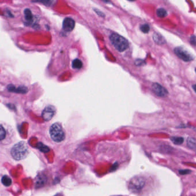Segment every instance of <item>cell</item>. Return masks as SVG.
I'll use <instances>...</instances> for the list:
<instances>
[{
	"label": "cell",
	"instance_id": "cell-1",
	"mask_svg": "<svg viewBox=\"0 0 196 196\" xmlns=\"http://www.w3.org/2000/svg\"><path fill=\"white\" fill-rule=\"evenodd\" d=\"M28 152V147L26 143L24 141H20L12 147L11 155L15 160L20 161L27 157Z\"/></svg>",
	"mask_w": 196,
	"mask_h": 196
},
{
	"label": "cell",
	"instance_id": "cell-2",
	"mask_svg": "<svg viewBox=\"0 0 196 196\" xmlns=\"http://www.w3.org/2000/svg\"><path fill=\"white\" fill-rule=\"evenodd\" d=\"M110 41L113 47L118 51L123 52L128 47V42L123 36L117 34H113L110 36Z\"/></svg>",
	"mask_w": 196,
	"mask_h": 196
},
{
	"label": "cell",
	"instance_id": "cell-3",
	"mask_svg": "<svg viewBox=\"0 0 196 196\" xmlns=\"http://www.w3.org/2000/svg\"><path fill=\"white\" fill-rule=\"evenodd\" d=\"M49 134L52 139L56 143L63 141L65 139V134L60 124L55 123L49 129Z\"/></svg>",
	"mask_w": 196,
	"mask_h": 196
},
{
	"label": "cell",
	"instance_id": "cell-4",
	"mask_svg": "<svg viewBox=\"0 0 196 196\" xmlns=\"http://www.w3.org/2000/svg\"><path fill=\"white\" fill-rule=\"evenodd\" d=\"M146 185V181L143 177L137 176L131 179L129 183V189L134 193H139L143 189Z\"/></svg>",
	"mask_w": 196,
	"mask_h": 196
},
{
	"label": "cell",
	"instance_id": "cell-5",
	"mask_svg": "<svg viewBox=\"0 0 196 196\" xmlns=\"http://www.w3.org/2000/svg\"><path fill=\"white\" fill-rule=\"evenodd\" d=\"M174 52L179 58L185 62H189L193 59V55L185 48L182 47H178L174 48Z\"/></svg>",
	"mask_w": 196,
	"mask_h": 196
},
{
	"label": "cell",
	"instance_id": "cell-6",
	"mask_svg": "<svg viewBox=\"0 0 196 196\" xmlns=\"http://www.w3.org/2000/svg\"><path fill=\"white\" fill-rule=\"evenodd\" d=\"M152 89L154 93L158 97H165L168 94V90L157 83H154L153 84Z\"/></svg>",
	"mask_w": 196,
	"mask_h": 196
},
{
	"label": "cell",
	"instance_id": "cell-7",
	"mask_svg": "<svg viewBox=\"0 0 196 196\" xmlns=\"http://www.w3.org/2000/svg\"><path fill=\"white\" fill-rule=\"evenodd\" d=\"M55 114V108L52 106H49L46 107L43 110L42 113V117L45 121L50 120L53 117Z\"/></svg>",
	"mask_w": 196,
	"mask_h": 196
},
{
	"label": "cell",
	"instance_id": "cell-8",
	"mask_svg": "<svg viewBox=\"0 0 196 196\" xmlns=\"http://www.w3.org/2000/svg\"><path fill=\"white\" fill-rule=\"evenodd\" d=\"M75 23L71 18H65L63 23V29L67 32H70L73 29Z\"/></svg>",
	"mask_w": 196,
	"mask_h": 196
},
{
	"label": "cell",
	"instance_id": "cell-9",
	"mask_svg": "<svg viewBox=\"0 0 196 196\" xmlns=\"http://www.w3.org/2000/svg\"><path fill=\"white\" fill-rule=\"evenodd\" d=\"M153 39L156 43L158 45H163L165 42V39L161 34L155 33L153 35Z\"/></svg>",
	"mask_w": 196,
	"mask_h": 196
},
{
	"label": "cell",
	"instance_id": "cell-10",
	"mask_svg": "<svg viewBox=\"0 0 196 196\" xmlns=\"http://www.w3.org/2000/svg\"><path fill=\"white\" fill-rule=\"evenodd\" d=\"M1 182L4 186L8 187L12 184V179L9 176H4L1 179Z\"/></svg>",
	"mask_w": 196,
	"mask_h": 196
},
{
	"label": "cell",
	"instance_id": "cell-11",
	"mask_svg": "<svg viewBox=\"0 0 196 196\" xmlns=\"http://www.w3.org/2000/svg\"><path fill=\"white\" fill-rule=\"evenodd\" d=\"M187 146L190 148H196V140L193 138H189L187 140Z\"/></svg>",
	"mask_w": 196,
	"mask_h": 196
},
{
	"label": "cell",
	"instance_id": "cell-12",
	"mask_svg": "<svg viewBox=\"0 0 196 196\" xmlns=\"http://www.w3.org/2000/svg\"><path fill=\"white\" fill-rule=\"evenodd\" d=\"M82 62L78 59H75L72 62V67H73V69H80L82 67Z\"/></svg>",
	"mask_w": 196,
	"mask_h": 196
},
{
	"label": "cell",
	"instance_id": "cell-13",
	"mask_svg": "<svg viewBox=\"0 0 196 196\" xmlns=\"http://www.w3.org/2000/svg\"><path fill=\"white\" fill-rule=\"evenodd\" d=\"M167 14H168L167 11L163 8H159L157 10V15L158 17L160 18L166 17Z\"/></svg>",
	"mask_w": 196,
	"mask_h": 196
},
{
	"label": "cell",
	"instance_id": "cell-14",
	"mask_svg": "<svg viewBox=\"0 0 196 196\" xmlns=\"http://www.w3.org/2000/svg\"><path fill=\"white\" fill-rule=\"evenodd\" d=\"M172 142L177 145H180L182 144L183 141V138L182 137H172L171 138Z\"/></svg>",
	"mask_w": 196,
	"mask_h": 196
},
{
	"label": "cell",
	"instance_id": "cell-15",
	"mask_svg": "<svg viewBox=\"0 0 196 196\" xmlns=\"http://www.w3.org/2000/svg\"><path fill=\"white\" fill-rule=\"evenodd\" d=\"M25 17L28 21H31L32 20V14L29 9H26L25 10Z\"/></svg>",
	"mask_w": 196,
	"mask_h": 196
},
{
	"label": "cell",
	"instance_id": "cell-16",
	"mask_svg": "<svg viewBox=\"0 0 196 196\" xmlns=\"http://www.w3.org/2000/svg\"><path fill=\"white\" fill-rule=\"evenodd\" d=\"M141 30L144 34H147L150 31V27L148 24H143L141 26Z\"/></svg>",
	"mask_w": 196,
	"mask_h": 196
},
{
	"label": "cell",
	"instance_id": "cell-17",
	"mask_svg": "<svg viewBox=\"0 0 196 196\" xmlns=\"http://www.w3.org/2000/svg\"><path fill=\"white\" fill-rule=\"evenodd\" d=\"M6 136V131L2 125H0V140H3Z\"/></svg>",
	"mask_w": 196,
	"mask_h": 196
},
{
	"label": "cell",
	"instance_id": "cell-18",
	"mask_svg": "<svg viewBox=\"0 0 196 196\" xmlns=\"http://www.w3.org/2000/svg\"><path fill=\"white\" fill-rule=\"evenodd\" d=\"M191 172V171L189 170H181L179 171V173L181 175H186L188 174H190Z\"/></svg>",
	"mask_w": 196,
	"mask_h": 196
},
{
	"label": "cell",
	"instance_id": "cell-19",
	"mask_svg": "<svg viewBox=\"0 0 196 196\" xmlns=\"http://www.w3.org/2000/svg\"><path fill=\"white\" fill-rule=\"evenodd\" d=\"M190 43L192 45H196V38L195 37V36L193 35L191 36L190 38Z\"/></svg>",
	"mask_w": 196,
	"mask_h": 196
},
{
	"label": "cell",
	"instance_id": "cell-20",
	"mask_svg": "<svg viewBox=\"0 0 196 196\" xmlns=\"http://www.w3.org/2000/svg\"><path fill=\"white\" fill-rule=\"evenodd\" d=\"M96 13H98V14H99V15H100L101 16H104V15H103V13H102V12H100L99 10H96Z\"/></svg>",
	"mask_w": 196,
	"mask_h": 196
},
{
	"label": "cell",
	"instance_id": "cell-21",
	"mask_svg": "<svg viewBox=\"0 0 196 196\" xmlns=\"http://www.w3.org/2000/svg\"><path fill=\"white\" fill-rule=\"evenodd\" d=\"M192 87L193 89V90L195 91V92L196 93V84H194V85H193Z\"/></svg>",
	"mask_w": 196,
	"mask_h": 196
},
{
	"label": "cell",
	"instance_id": "cell-22",
	"mask_svg": "<svg viewBox=\"0 0 196 196\" xmlns=\"http://www.w3.org/2000/svg\"></svg>",
	"mask_w": 196,
	"mask_h": 196
},
{
	"label": "cell",
	"instance_id": "cell-23",
	"mask_svg": "<svg viewBox=\"0 0 196 196\" xmlns=\"http://www.w3.org/2000/svg\"></svg>",
	"mask_w": 196,
	"mask_h": 196
}]
</instances>
